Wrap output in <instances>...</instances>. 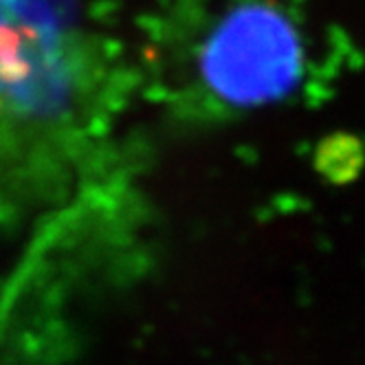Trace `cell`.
I'll return each instance as SVG.
<instances>
[{
	"label": "cell",
	"mask_w": 365,
	"mask_h": 365,
	"mask_svg": "<svg viewBox=\"0 0 365 365\" xmlns=\"http://www.w3.org/2000/svg\"><path fill=\"white\" fill-rule=\"evenodd\" d=\"M306 59L301 27L279 0H222L180 33L172 62L196 108L242 115L289 99Z\"/></svg>",
	"instance_id": "cell-1"
},
{
	"label": "cell",
	"mask_w": 365,
	"mask_h": 365,
	"mask_svg": "<svg viewBox=\"0 0 365 365\" xmlns=\"http://www.w3.org/2000/svg\"><path fill=\"white\" fill-rule=\"evenodd\" d=\"M77 45L45 0H0V121L49 119L69 104Z\"/></svg>",
	"instance_id": "cell-2"
}]
</instances>
